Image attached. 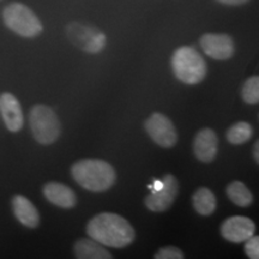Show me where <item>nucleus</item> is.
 <instances>
[{"label":"nucleus","mask_w":259,"mask_h":259,"mask_svg":"<svg viewBox=\"0 0 259 259\" xmlns=\"http://www.w3.org/2000/svg\"><path fill=\"white\" fill-rule=\"evenodd\" d=\"M171 67L176 77L185 84H198L205 78L206 63L193 47L184 46L176 50L171 57Z\"/></svg>","instance_id":"7ed1b4c3"},{"label":"nucleus","mask_w":259,"mask_h":259,"mask_svg":"<svg viewBox=\"0 0 259 259\" xmlns=\"http://www.w3.org/2000/svg\"><path fill=\"white\" fill-rule=\"evenodd\" d=\"M255 226L251 219L245 216H232L227 219L221 226V234L226 240L235 242H245L254 235Z\"/></svg>","instance_id":"9d476101"},{"label":"nucleus","mask_w":259,"mask_h":259,"mask_svg":"<svg viewBox=\"0 0 259 259\" xmlns=\"http://www.w3.org/2000/svg\"><path fill=\"white\" fill-rule=\"evenodd\" d=\"M253 135V128L248 122H236L227 131V139L232 144H242L248 142Z\"/></svg>","instance_id":"a211bd4d"},{"label":"nucleus","mask_w":259,"mask_h":259,"mask_svg":"<svg viewBox=\"0 0 259 259\" xmlns=\"http://www.w3.org/2000/svg\"><path fill=\"white\" fill-rule=\"evenodd\" d=\"M199 44L204 53L212 59L226 60L234 54V42L226 34H205Z\"/></svg>","instance_id":"1a4fd4ad"},{"label":"nucleus","mask_w":259,"mask_h":259,"mask_svg":"<svg viewBox=\"0 0 259 259\" xmlns=\"http://www.w3.org/2000/svg\"><path fill=\"white\" fill-rule=\"evenodd\" d=\"M12 209L15 216L22 225L29 228H36L40 223V215L28 198L23 196H15L12 199Z\"/></svg>","instance_id":"4468645a"},{"label":"nucleus","mask_w":259,"mask_h":259,"mask_svg":"<svg viewBox=\"0 0 259 259\" xmlns=\"http://www.w3.org/2000/svg\"><path fill=\"white\" fill-rule=\"evenodd\" d=\"M44 194L48 202L64 209H71L76 205V193L69 186L60 183H48L44 186Z\"/></svg>","instance_id":"ddd939ff"},{"label":"nucleus","mask_w":259,"mask_h":259,"mask_svg":"<svg viewBox=\"0 0 259 259\" xmlns=\"http://www.w3.org/2000/svg\"><path fill=\"white\" fill-rule=\"evenodd\" d=\"M69 40L79 50L88 53H99L106 46V35L96 28L80 23H70L66 28Z\"/></svg>","instance_id":"423d86ee"},{"label":"nucleus","mask_w":259,"mask_h":259,"mask_svg":"<svg viewBox=\"0 0 259 259\" xmlns=\"http://www.w3.org/2000/svg\"><path fill=\"white\" fill-rule=\"evenodd\" d=\"M245 252L248 258L258 259L259 258V238L252 235L245 241Z\"/></svg>","instance_id":"412c9836"},{"label":"nucleus","mask_w":259,"mask_h":259,"mask_svg":"<svg viewBox=\"0 0 259 259\" xmlns=\"http://www.w3.org/2000/svg\"><path fill=\"white\" fill-rule=\"evenodd\" d=\"M145 130L151 139L160 147L171 148L178 141V134L173 122L161 113H154L145 121Z\"/></svg>","instance_id":"0eeeda50"},{"label":"nucleus","mask_w":259,"mask_h":259,"mask_svg":"<svg viewBox=\"0 0 259 259\" xmlns=\"http://www.w3.org/2000/svg\"><path fill=\"white\" fill-rule=\"evenodd\" d=\"M73 179L79 186L93 192H102L111 189L115 181V171L106 161L82 160L71 168Z\"/></svg>","instance_id":"f03ea898"},{"label":"nucleus","mask_w":259,"mask_h":259,"mask_svg":"<svg viewBox=\"0 0 259 259\" xmlns=\"http://www.w3.org/2000/svg\"><path fill=\"white\" fill-rule=\"evenodd\" d=\"M163 185L160 190L151 192L145 198V205L154 212L166 211L171 206L179 192V183L177 178L171 174H167L162 179Z\"/></svg>","instance_id":"6e6552de"},{"label":"nucleus","mask_w":259,"mask_h":259,"mask_svg":"<svg viewBox=\"0 0 259 259\" xmlns=\"http://www.w3.org/2000/svg\"><path fill=\"white\" fill-rule=\"evenodd\" d=\"M156 259H183L184 253L179 248L174 247V246H167V247L161 248L158 252L155 254Z\"/></svg>","instance_id":"aec40b11"},{"label":"nucleus","mask_w":259,"mask_h":259,"mask_svg":"<svg viewBox=\"0 0 259 259\" xmlns=\"http://www.w3.org/2000/svg\"><path fill=\"white\" fill-rule=\"evenodd\" d=\"M258 149H259V142H255L254 144V149H253V155H254V160L255 162L259 161V156H258Z\"/></svg>","instance_id":"5701e85b"},{"label":"nucleus","mask_w":259,"mask_h":259,"mask_svg":"<svg viewBox=\"0 0 259 259\" xmlns=\"http://www.w3.org/2000/svg\"><path fill=\"white\" fill-rule=\"evenodd\" d=\"M74 255L78 259H109L112 254L94 239H80L74 244Z\"/></svg>","instance_id":"2eb2a0df"},{"label":"nucleus","mask_w":259,"mask_h":259,"mask_svg":"<svg viewBox=\"0 0 259 259\" xmlns=\"http://www.w3.org/2000/svg\"><path fill=\"white\" fill-rule=\"evenodd\" d=\"M3 18L6 27L19 36L34 37L42 31V24L37 16L28 6L19 3L6 6L3 12Z\"/></svg>","instance_id":"20e7f679"},{"label":"nucleus","mask_w":259,"mask_h":259,"mask_svg":"<svg viewBox=\"0 0 259 259\" xmlns=\"http://www.w3.org/2000/svg\"><path fill=\"white\" fill-rule=\"evenodd\" d=\"M87 233L101 245L114 248L126 247L135 239V231L127 220L112 212L93 218L87 226Z\"/></svg>","instance_id":"f257e3e1"},{"label":"nucleus","mask_w":259,"mask_h":259,"mask_svg":"<svg viewBox=\"0 0 259 259\" xmlns=\"http://www.w3.org/2000/svg\"><path fill=\"white\" fill-rule=\"evenodd\" d=\"M32 135L38 143L52 144L60 135V121L50 107L37 105L32 107L29 115Z\"/></svg>","instance_id":"39448f33"},{"label":"nucleus","mask_w":259,"mask_h":259,"mask_svg":"<svg viewBox=\"0 0 259 259\" xmlns=\"http://www.w3.org/2000/svg\"><path fill=\"white\" fill-rule=\"evenodd\" d=\"M227 196L234 203L235 205L242 206V208H247L253 202V196H252L251 191L247 189L241 181H233L227 186Z\"/></svg>","instance_id":"f3484780"},{"label":"nucleus","mask_w":259,"mask_h":259,"mask_svg":"<svg viewBox=\"0 0 259 259\" xmlns=\"http://www.w3.org/2000/svg\"><path fill=\"white\" fill-rule=\"evenodd\" d=\"M242 100L248 105H255L259 102V78L257 76L246 80L241 92Z\"/></svg>","instance_id":"6ab92c4d"},{"label":"nucleus","mask_w":259,"mask_h":259,"mask_svg":"<svg viewBox=\"0 0 259 259\" xmlns=\"http://www.w3.org/2000/svg\"><path fill=\"white\" fill-rule=\"evenodd\" d=\"M219 3L225 5H231V6H238V5H244L246 3H248L250 0H218Z\"/></svg>","instance_id":"4be33fe9"},{"label":"nucleus","mask_w":259,"mask_h":259,"mask_svg":"<svg viewBox=\"0 0 259 259\" xmlns=\"http://www.w3.org/2000/svg\"><path fill=\"white\" fill-rule=\"evenodd\" d=\"M193 208L199 215L209 216L216 209V197L211 190L206 187H200L194 192L192 197Z\"/></svg>","instance_id":"dca6fc26"},{"label":"nucleus","mask_w":259,"mask_h":259,"mask_svg":"<svg viewBox=\"0 0 259 259\" xmlns=\"http://www.w3.org/2000/svg\"><path fill=\"white\" fill-rule=\"evenodd\" d=\"M218 144L219 139L213 130L208 127L200 130L193 142L194 156L200 162L209 163L218 155Z\"/></svg>","instance_id":"f8f14e48"},{"label":"nucleus","mask_w":259,"mask_h":259,"mask_svg":"<svg viewBox=\"0 0 259 259\" xmlns=\"http://www.w3.org/2000/svg\"><path fill=\"white\" fill-rule=\"evenodd\" d=\"M0 112L9 131L18 132L23 126V112L17 97L10 93L0 95Z\"/></svg>","instance_id":"9b49d317"}]
</instances>
